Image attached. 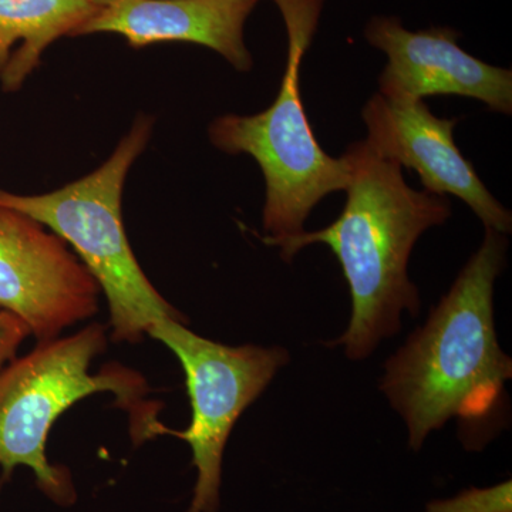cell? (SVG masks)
<instances>
[{
  "mask_svg": "<svg viewBox=\"0 0 512 512\" xmlns=\"http://www.w3.org/2000/svg\"><path fill=\"white\" fill-rule=\"evenodd\" d=\"M90 2L94 3V5L99 6V8H103V6L110 5L114 0H90Z\"/></svg>",
  "mask_w": 512,
  "mask_h": 512,
  "instance_id": "obj_14",
  "label": "cell"
},
{
  "mask_svg": "<svg viewBox=\"0 0 512 512\" xmlns=\"http://www.w3.org/2000/svg\"><path fill=\"white\" fill-rule=\"evenodd\" d=\"M99 6L90 0H0V87L22 89L57 39L76 36Z\"/></svg>",
  "mask_w": 512,
  "mask_h": 512,
  "instance_id": "obj_11",
  "label": "cell"
},
{
  "mask_svg": "<svg viewBox=\"0 0 512 512\" xmlns=\"http://www.w3.org/2000/svg\"><path fill=\"white\" fill-rule=\"evenodd\" d=\"M147 335L180 360L192 410L188 429L174 431L156 421L147 433L173 434L190 444L197 483L188 512H218L222 461L231 431L291 355L281 346L222 345L191 332L178 319L158 320Z\"/></svg>",
  "mask_w": 512,
  "mask_h": 512,
  "instance_id": "obj_6",
  "label": "cell"
},
{
  "mask_svg": "<svg viewBox=\"0 0 512 512\" xmlns=\"http://www.w3.org/2000/svg\"><path fill=\"white\" fill-rule=\"evenodd\" d=\"M288 33V56L274 103L254 116L225 114L208 127L212 146L248 154L265 178L261 237L275 247L305 232V222L323 198L349 187L352 167L346 154L330 157L320 147L306 116L299 89L303 57L312 45L325 0H274Z\"/></svg>",
  "mask_w": 512,
  "mask_h": 512,
  "instance_id": "obj_3",
  "label": "cell"
},
{
  "mask_svg": "<svg viewBox=\"0 0 512 512\" xmlns=\"http://www.w3.org/2000/svg\"><path fill=\"white\" fill-rule=\"evenodd\" d=\"M424 512H512L511 480L491 487H471L450 498L429 501Z\"/></svg>",
  "mask_w": 512,
  "mask_h": 512,
  "instance_id": "obj_12",
  "label": "cell"
},
{
  "mask_svg": "<svg viewBox=\"0 0 512 512\" xmlns=\"http://www.w3.org/2000/svg\"><path fill=\"white\" fill-rule=\"evenodd\" d=\"M106 348V328L92 323L72 336L37 343L28 355L15 357L0 369L2 483L16 468L26 466L50 500L59 505L76 501L69 470L47 460L46 443L53 424L90 394L111 392L120 406L131 407L147 390L143 377L123 367L90 375L94 357Z\"/></svg>",
  "mask_w": 512,
  "mask_h": 512,
  "instance_id": "obj_5",
  "label": "cell"
},
{
  "mask_svg": "<svg viewBox=\"0 0 512 512\" xmlns=\"http://www.w3.org/2000/svg\"><path fill=\"white\" fill-rule=\"evenodd\" d=\"M100 293L63 238L0 205V309L22 319L37 342L96 315Z\"/></svg>",
  "mask_w": 512,
  "mask_h": 512,
  "instance_id": "obj_7",
  "label": "cell"
},
{
  "mask_svg": "<svg viewBox=\"0 0 512 512\" xmlns=\"http://www.w3.org/2000/svg\"><path fill=\"white\" fill-rule=\"evenodd\" d=\"M153 126L150 116H138L106 163L60 190L42 195L0 190L2 207L29 215L72 245L106 295L117 342H141L158 320H184L148 281L121 214L127 175L146 150Z\"/></svg>",
  "mask_w": 512,
  "mask_h": 512,
  "instance_id": "obj_4",
  "label": "cell"
},
{
  "mask_svg": "<svg viewBox=\"0 0 512 512\" xmlns=\"http://www.w3.org/2000/svg\"><path fill=\"white\" fill-rule=\"evenodd\" d=\"M259 0H114L99 8L76 36L114 33L131 47L183 42L214 50L234 69L254 66L245 25Z\"/></svg>",
  "mask_w": 512,
  "mask_h": 512,
  "instance_id": "obj_10",
  "label": "cell"
},
{
  "mask_svg": "<svg viewBox=\"0 0 512 512\" xmlns=\"http://www.w3.org/2000/svg\"><path fill=\"white\" fill-rule=\"evenodd\" d=\"M362 119L369 131L367 144L379 156L416 171L430 194L466 202L484 228L510 234L511 212L495 200L454 143L457 119H439L424 100L387 99L379 93L363 107Z\"/></svg>",
  "mask_w": 512,
  "mask_h": 512,
  "instance_id": "obj_8",
  "label": "cell"
},
{
  "mask_svg": "<svg viewBox=\"0 0 512 512\" xmlns=\"http://www.w3.org/2000/svg\"><path fill=\"white\" fill-rule=\"evenodd\" d=\"M451 28L409 30L396 16H375L367 22L365 39L386 53L380 74L382 96L419 99L456 94L483 101L497 113H512V72L477 59L458 45Z\"/></svg>",
  "mask_w": 512,
  "mask_h": 512,
  "instance_id": "obj_9",
  "label": "cell"
},
{
  "mask_svg": "<svg viewBox=\"0 0 512 512\" xmlns=\"http://www.w3.org/2000/svg\"><path fill=\"white\" fill-rule=\"evenodd\" d=\"M345 154L352 175L338 220L275 247L288 264L313 244L326 245L336 256L348 282L352 315L345 332L325 345L343 348L348 359L360 362L402 330L404 312L420 315L419 289L407 275L410 254L423 232L451 217V207L446 197L409 187L402 167L379 156L366 140Z\"/></svg>",
  "mask_w": 512,
  "mask_h": 512,
  "instance_id": "obj_2",
  "label": "cell"
},
{
  "mask_svg": "<svg viewBox=\"0 0 512 512\" xmlns=\"http://www.w3.org/2000/svg\"><path fill=\"white\" fill-rule=\"evenodd\" d=\"M507 249V235L485 228L450 291L384 363L379 390L402 417L407 446L416 453L453 419L470 451L483 450L505 426L512 360L498 342L494 288Z\"/></svg>",
  "mask_w": 512,
  "mask_h": 512,
  "instance_id": "obj_1",
  "label": "cell"
},
{
  "mask_svg": "<svg viewBox=\"0 0 512 512\" xmlns=\"http://www.w3.org/2000/svg\"><path fill=\"white\" fill-rule=\"evenodd\" d=\"M30 335L29 326L22 319L0 309V369L15 359L23 340Z\"/></svg>",
  "mask_w": 512,
  "mask_h": 512,
  "instance_id": "obj_13",
  "label": "cell"
}]
</instances>
